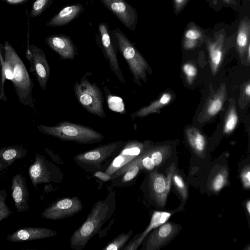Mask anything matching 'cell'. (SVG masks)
<instances>
[{"mask_svg": "<svg viewBox=\"0 0 250 250\" xmlns=\"http://www.w3.org/2000/svg\"><path fill=\"white\" fill-rule=\"evenodd\" d=\"M246 209L248 213L250 214V201L248 200L246 204Z\"/></svg>", "mask_w": 250, "mask_h": 250, "instance_id": "cell-45", "label": "cell"}, {"mask_svg": "<svg viewBox=\"0 0 250 250\" xmlns=\"http://www.w3.org/2000/svg\"><path fill=\"white\" fill-rule=\"evenodd\" d=\"M117 44L118 49L127 62L133 77L134 83L142 85L141 80L146 82V73L149 66L146 60L125 35L118 28L111 31Z\"/></svg>", "mask_w": 250, "mask_h": 250, "instance_id": "cell-4", "label": "cell"}, {"mask_svg": "<svg viewBox=\"0 0 250 250\" xmlns=\"http://www.w3.org/2000/svg\"><path fill=\"white\" fill-rule=\"evenodd\" d=\"M157 228L149 236L146 243V250L158 249L170 240L178 230L177 226L170 223H165Z\"/></svg>", "mask_w": 250, "mask_h": 250, "instance_id": "cell-16", "label": "cell"}, {"mask_svg": "<svg viewBox=\"0 0 250 250\" xmlns=\"http://www.w3.org/2000/svg\"><path fill=\"white\" fill-rule=\"evenodd\" d=\"M202 31L195 26L188 27L185 32L184 46L187 49L194 47L202 37Z\"/></svg>", "mask_w": 250, "mask_h": 250, "instance_id": "cell-27", "label": "cell"}, {"mask_svg": "<svg viewBox=\"0 0 250 250\" xmlns=\"http://www.w3.org/2000/svg\"><path fill=\"white\" fill-rule=\"evenodd\" d=\"M27 150L21 145H14L0 148V159L10 166L26 155Z\"/></svg>", "mask_w": 250, "mask_h": 250, "instance_id": "cell-23", "label": "cell"}, {"mask_svg": "<svg viewBox=\"0 0 250 250\" xmlns=\"http://www.w3.org/2000/svg\"><path fill=\"white\" fill-rule=\"evenodd\" d=\"M241 178L243 187L246 188H249L250 187V167L249 165L246 166L242 171Z\"/></svg>", "mask_w": 250, "mask_h": 250, "instance_id": "cell-38", "label": "cell"}, {"mask_svg": "<svg viewBox=\"0 0 250 250\" xmlns=\"http://www.w3.org/2000/svg\"><path fill=\"white\" fill-rule=\"evenodd\" d=\"M223 43L224 38L222 35H219L215 40L208 43L210 68L214 75L217 73L223 60Z\"/></svg>", "mask_w": 250, "mask_h": 250, "instance_id": "cell-20", "label": "cell"}, {"mask_svg": "<svg viewBox=\"0 0 250 250\" xmlns=\"http://www.w3.org/2000/svg\"><path fill=\"white\" fill-rule=\"evenodd\" d=\"M83 208V203L79 198L66 197L52 203L42 211L41 216L51 220H62L74 216Z\"/></svg>", "mask_w": 250, "mask_h": 250, "instance_id": "cell-10", "label": "cell"}, {"mask_svg": "<svg viewBox=\"0 0 250 250\" xmlns=\"http://www.w3.org/2000/svg\"><path fill=\"white\" fill-rule=\"evenodd\" d=\"M149 186L152 196L160 206H164L163 198L166 190L165 176L158 172H151L149 178Z\"/></svg>", "mask_w": 250, "mask_h": 250, "instance_id": "cell-21", "label": "cell"}, {"mask_svg": "<svg viewBox=\"0 0 250 250\" xmlns=\"http://www.w3.org/2000/svg\"><path fill=\"white\" fill-rule=\"evenodd\" d=\"M133 233L132 230L119 234L110 242L103 250H119L127 243Z\"/></svg>", "mask_w": 250, "mask_h": 250, "instance_id": "cell-28", "label": "cell"}, {"mask_svg": "<svg viewBox=\"0 0 250 250\" xmlns=\"http://www.w3.org/2000/svg\"><path fill=\"white\" fill-rule=\"evenodd\" d=\"M84 10L81 4H74L63 7L46 23L48 27H59L68 24L78 18Z\"/></svg>", "mask_w": 250, "mask_h": 250, "instance_id": "cell-17", "label": "cell"}, {"mask_svg": "<svg viewBox=\"0 0 250 250\" xmlns=\"http://www.w3.org/2000/svg\"><path fill=\"white\" fill-rule=\"evenodd\" d=\"M54 0H36L32 5L29 17L36 18L48 9Z\"/></svg>", "mask_w": 250, "mask_h": 250, "instance_id": "cell-31", "label": "cell"}, {"mask_svg": "<svg viewBox=\"0 0 250 250\" xmlns=\"http://www.w3.org/2000/svg\"><path fill=\"white\" fill-rule=\"evenodd\" d=\"M46 43L63 60H73L77 54V49L69 36L55 34L45 39Z\"/></svg>", "mask_w": 250, "mask_h": 250, "instance_id": "cell-13", "label": "cell"}, {"mask_svg": "<svg viewBox=\"0 0 250 250\" xmlns=\"http://www.w3.org/2000/svg\"><path fill=\"white\" fill-rule=\"evenodd\" d=\"M187 139L192 148L199 155L204 152L206 141L202 133L195 128H188L186 131Z\"/></svg>", "mask_w": 250, "mask_h": 250, "instance_id": "cell-25", "label": "cell"}, {"mask_svg": "<svg viewBox=\"0 0 250 250\" xmlns=\"http://www.w3.org/2000/svg\"><path fill=\"white\" fill-rule=\"evenodd\" d=\"M183 70L187 77V80L189 83L192 81L197 75V69L193 64L187 63L183 66Z\"/></svg>", "mask_w": 250, "mask_h": 250, "instance_id": "cell-36", "label": "cell"}, {"mask_svg": "<svg viewBox=\"0 0 250 250\" xmlns=\"http://www.w3.org/2000/svg\"><path fill=\"white\" fill-rule=\"evenodd\" d=\"M100 1L126 28L132 31L135 29L138 14L134 7L125 0H100Z\"/></svg>", "mask_w": 250, "mask_h": 250, "instance_id": "cell-11", "label": "cell"}, {"mask_svg": "<svg viewBox=\"0 0 250 250\" xmlns=\"http://www.w3.org/2000/svg\"><path fill=\"white\" fill-rule=\"evenodd\" d=\"M228 172L225 168L221 169L215 176L211 182V188L214 192H218L227 183Z\"/></svg>", "mask_w": 250, "mask_h": 250, "instance_id": "cell-32", "label": "cell"}, {"mask_svg": "<svg viewBox=\"0 0 250 250\" xmlns=\"http://www.w3.org/2000/svg\"><path fill=\"white\" fill-rule=\"evenodd\" d=\"M244 92L245 95L249 98L250 96V84L249 82H248L245 86Z\"/></svg>", "mask_w": 250, "mask_h": 250, "instance_id": "cell-43", "label": "cell"}, {"mask_svg": "<svg viewBox=\"0 0 250 250\" xmlns=\"http://www.w3.org/2000/svg\"><path fill=\"white\" fill-rule=\"evenodd\" d=\"M28 173L35 187L38 184L60 182L62 179L61 171L58 167L38 153L36 154L34 162L28 168Z\"/></svg>", "mask_w": 250, "mask_h": 250, "instance_id": "cell-8", "label": "cell"}, {"mask_svg": "<svg viewBox=\"0 0 250 250\" xmlns=\"http://www.w3.org/2000/svg\"><path fill=\"white\" fill-rule=\"evenodd\" d=\"M25 57L30 62V71L34 74L41 89L44 90L50 77V67L44 51L28 42Z\"/></svg>", "mask_w": 250, "mask_h": 250, "instance_id": "cell-9", "label": "cell"}, {"mask_svg": "<svg viewBox=\"0 0 250 250\" xmlns=\"http://www.w3.org/2000/svg\"><path fill=\"white\" fill-rule=\"evenodd\" d=\"M1 83L0 91V100L7 102V98L4 90V83L6 80L12 81L13 77V70L9 62L4 59L3 56L1 57Z\"/></svg>", "mask_w": 250, "mask_h": 250, "instance_id": "cell-26", "label": "cell"}, {"mask_svg": "<svg viewBox=\"0 0 250 250\" xmlns=\"http://www.w3.org/2000/svg\"><path fill=\"white\" fill-rule=\"evenodd\" d=\"M57 234L55 230L50 229L27 227L16 230L13 233L7 235L6 238L11 242H22L49 238Z\"/></svg>", "mask_w": 250, "mask_h": 250, "instance_id": "cell-14", "label": "cell"}, {"mask_svg": "<svg viewBox=\"0 0 250 250\" xmlns=\"http://www.w3.org/2000/svg\"><path fill=\"white\" fill-rule=\"evenodd\" d=\"M172 96L170 93H165L159 99L153 102L148 105L142 107L136 112L131 113L130 115L132 119L146 116L156 112L159 108L168 104Z\"/></svg>", "mask_w": 250, "mask_h": 250, "instance_id": "cell-24", "label": "cell"}, {"mask_svg": "<svg viewBox=\"0 0 250 250\" xmlns=\"http://www.w3.org/2000/svg\"><path fill=\"white\" fill-rule=\"evenodd\" d=\"M224 1L226 2V3H229L230 2V0H224Z\"/></svg>", "mask_w": 250, "mask_h": 250, "instance_id": "cell-46", "label": "cell"}, {"mask_svg": "<svg viewBox=\"0 0 250 250\" xmlns=\"http://www.w3.org/2000/svg\"><path fill=\"white\" fill-rule=\"evenodd\" d=\"M115 208V193L111 190L105 199L99 200L94 204L85 221L72 233L70 239L71 248L83 250L111 217Z\"/></svg>", "mask_w": 250, "mask_h": 250, "instance_id": "cell-1", "label": "cell"}, {"mask_svg": "<svg viewBox=\"0 0 250 250\" xmlns=\"http://www.w3.org/2000/svg\"><path fill=\"white\" fill-rule=\"evenodd\" d=\"M250 21L245 18L240 23L236 37V45L238 53L241 57H243L247 53L250 44Z\"/></svg>", "mask_w": 250, "mask_h": 250, "instance_id": "cell-22", "label": "cell"}, {"mask_svg": "<svg viewBox=\"0 0 250 250\" xmlns=\"http://www.w3.org/2000/svg\"><path fill=\"white\" fill-rule=\"evenodd\" d=\"M96 41L101 48L112 72L121 83H125V80L117 58V42L106 23L100 22L99 24Z\"/></svg>", "mask_w": 250, "mask_h": 250, "instance_id": "cell-7", "label": "cell"}, {"mask_svg": "<svg viewBox=\"0 0 250 250\" xmlns=\"http://www.w3.org/2000/svg\"><path fill=\"white\" fill-rule=\"evenodd\" d=\"M94 176L103 181H107L112 179L110 175L102 171H97L94 173Z\"/></svg>", "mask_w": 250, "mask_h": 250, "instance_id": "cell-40", "label": "cell"}, {"mask_svg": "<svg viewBox=\"0 0 250 250\" xmlns=\"http://www.w3.org/2000/svg\"><path fill=\"white\" fill-rule=\"evenodd\" d=\"M145 149L144 145L136 141L125 143L119 153L111 161L105 170V172L111 175L121 167L126 165L140 154Z\"/></svg>", "mask_w": 250, "mask_h": 250, "instance_id": "cell-12", "label": "cell"}, {"mask_svg": "<svg viewBox=\"0 0 250 250\" xmlns=\"http://www.w3.org/2000/svg\"><path fill=\"white\" fill-rule=\"evenodd\" d=\"M0 79H1V69H0V83H1Z\"/></svg>", "mask_w": 250, "mask_h": 250, "instance_id": "cell-47", "label": "cell"}, {"mask_svg": "<svg viewBox=\"0 0 250 250\" xmlns=\"http://www.w3.org/2000/svg\"><path fill=\"white\" fill-rule=\"evenodd\" d=\"M4 51V44L0 42V66L1 65V57L3 56L2 52Z\"/></svg>", "mask_w": 250, "mask_h": 250, "instance_id": "cell-44", "label": "cell"}, {"mask_svg": "<svg viewBox=\"0 0 250 250\" xmlns=\"http://www.w3.org/2000/svg\"><path fill=\"white\" fill-rule=\"evenodd\" d=\"M8 4L12 5H21L25 3L28 0H1Z\"/></svg>", "mask_w": 250, "mask_h": 250, "instance_id": "cell-41", "label": "cell"}, {"mask_svg": "<svg viewBox=\"0 0 250 250\" xmlns=\"http://www.w3.org/2000/svg\"><path fill=\"white\" fill-rule=\"evenodd\" d=\"M170 213L165 211H155L153 213L150 223L146 229L136 239L128 243L124 250H136L142 243L145 237L153 229L165 223L170 217Z\"/></svg>", "mask_w": 250, "mask_h": 250, "instance_id": "cell-18", "label": "cell"}, {"mask_svg": "<svg viewBox=\"0 0 250 250\" xmlns=\"http://www.w3.org/2000/svg\"><path fill=\"white\" fill-rule=\"evenodd\" d=\"M227 96L226 84L222 83L219 88L208 99L203 116L207 120L216 115L222 108Z\"/></svg>", "mask_w": 250, "mask_h": 250, "instance_id": "cell-19", "label": "cell"}, {"mask_svg": "<svg viewBox=\"0 0 250 250\" xmlns=\"http://www.w3.org/2000/svg\"><path fill=\"white\" fill-rule=\"evenodd\" d=\"M154 165L158 166L166 159L168 153V148L158 147L146 150Z\"/></svg>", "mask_w": 250, "mask_h": 250, "instance_id": "cell-30", "label": "cell"}, {"mask_svg": "<svg viewBox=\"0 0 250 250\" xmlns=\"http://www.w3.org/2000/svg\"><path fill=\"white\" fill-rule=\"evenodd\" d=\"M41 133L64 141H72L87 145L102 141L104 136L89 126L62 121L54 126L40 125L37 126Z\"/></svg>", "mask_w": 250, "mask_h": 250, "instance_id": "cell-3", "label": "cell"}, {"mask_svg": "<svg viewBox=\"0 0 250 250\" xmlns=\"http://www.w3.org/2000/svg\"><path fill=\"white\" fill-rule=\"evenodd\" d=\"M174 168L175 167L174 165H171L170 166L167 177L166 178V188L163 198V202L164 205L167 199V197L170 189L171 184L172 180V176L174 172Z\"/></svg>", "mask_w": 250, "mask_h": 250, "instance_id": "cell-37", "label": "cell"}, {"mask_svg": "<svg viewBox=\"0 0 250 250\" xmlns=\"http://www.w3.org/2000/svg\"><path fill=\"white\" fill-rule=\"evenodd\" d=\"M74 91L77 101L87 112L101 118L105 117L102 92L96 83L87 78L86 74L75 83Z\"/></svg>", "mask_w": 250, "mask_h": 250, "instance_id": "cell-5", "label": "cell"}, {"mask_svg": "<svg viewBox=\"0 0 250 250\" xmlns=\"http://www.w3.org/2000/svg\"><path fill=\"white\" fill-rule=\"evenodd\" d=\"M125 142L120 141L100 146L80 153L74 158L75 163L87 171L98 170L109 159L120 152Z\"/></svg>", "mask_w": 250, "mask_h": 250, "instance_id": "cell-6", "label": "cell"}, {"mask_svg": "<svg viewBox=\"0 0 250 250\" xmlns=\"http://www.w3.org/2000/svg\"><path fill=\"white\" fill-rule=\"evenodd\" d=\"M11 189L17 212L27 211L29 209L28 188L26 179L21 173H18L13 177Z\"/></svg>", "mask_w": 250, "mask_h": 250, "instance_id": "cell-15", "label": "cell"}, {"mask_svg": "<svg viewBox=\"0 0 250 250\" xmlns=\"http://www.w3.org/2000/svg\"><path fill=\"white\" fill-rule=\"evenodd\" d=\"M4 59L11 65L13 77L12 82L19 101L36 111L33 97L34 83L26 67L12 45L8 41L4 43Z\"/></svg>", "mask_w": 250, "mask_h": 250, "instance_id": "cell-2", "label": "cell"}, {"mask_svg": "<svg viewBox=\"0 0 250 250\" xmlns=\"http://www.w3.org/2000/svg\"><path fill=\"white\" fill-rule=\"evenodd\" d=\"M7 194L5 189L0 190V222L13 213L6 204Z\"/></svg>", "mask_w": 250, "mask_h": 250, "instance_id": "cell-35", "label": "cell"}, {"mask_svg": "<svg viewBox=\"0 0 250 250\" xmlns=\"http://www.w3.org/2000/svg\"><path fill=\"white\" fill-rule=\"evenodd\" d=\"M238 121L235 107L234 105L229 108L225 121L224 132L228 134L235 128Z\"/></svg>", "mask_w": 250, "mask_h": 250, "instance_id": "cell-29", "label": "cell"}, {"mask_svg": "<svg viewBox=\"0 0 250 250\" xmlns=\"http://www.w3.org/2000/svg\"><path fill=\"white\" fill-rule=\"evenodd\" d=\"M172 180L176 188L179 192L184 201L186 200L188 196V190L186 185L182 178L178 173L174 172Z\"/></svg>", "mask_w": 250, "mask_h": 250, "instance_id": "cell-34", "label": "cell"}, {"mask_svg": "<svg viewBox=\"0 0 250 250\" xmlns=\"http://www.w3.org/2000/svg\"><path fill=\"white\" fill-rule=\"evenodd\" d=\"M188 0H173L174 9L176 13L180 12Z\"/></svg>", "mask_w": 250, "mask_h": 250, "instance_id": "cell-39", "label": "cell"}, {"mask_svg": "<svg viewBox=\"0 0 250 250\" xmlns=\"http://www.w3.org/2000/svg\"><path fill=\"white\" fill-rule=\"evenodd\" d=\"M141 169L137 164L132 165L125 168L122 173L121 181L123 184L126 183L133 180Z\"/></svg>", "mask_w": 250, "mask_h": 250, "instance_id": "cell-33", "label": "cell"}, {"mask_svg": "<svg viewBox=\"0 0 250 250\" xmlns=\"http://www.w3.org/2000/svg\"><path fill=\"white\" fill-rule=\"evenodd\" d=\"M9 167L7 163L0 159V177L6 171Z\"/></svg>", "mask_w": 250, "mask_h": 250, "instance_id": "cell-42", "label": "cell"}]
</instances>
